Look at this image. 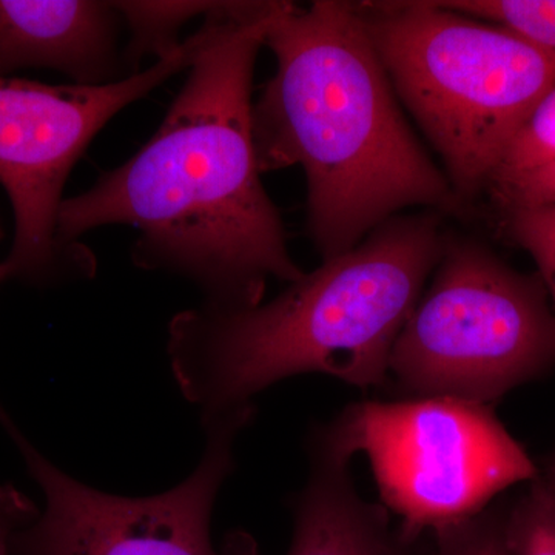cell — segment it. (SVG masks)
<instances>
[{
  "label": "cell",
  "mask_w": 555,
  "mask_h": 555,
  "mask_svg": "<svg viewBox=\"0 0 555 555\" xmlns=\"http://www.w3.org/2000/svg\"><path fill=\"white\" fill-rule=\"evenodd\" d=\"M276 2H217L210 36L159 129L137 155L64 199L67 246L105 225L138 230L134 266L201 288V305L255 308L269 280L295 283L286 229L262 185L251 82Z\"/></svg>",
  "instance_id": "6da1fadb"
},
{
  "label": "cell",
  "mask_w": 555,
  "mask_h": 555,
  "mask_svg": "<svg viewBox=\"0 0 555 555\" xmlns=\"http://www.w3.org/2000/svg\"><path fill=\"white\" fill-rule=\"evenodd\" d=\"M264 47L276 72L251 108L259 169L305 170L323 261L404 208L465 210L409 126L356 3L276 2Z\"/></svg>",
  "instance_id": "7a4b0ae2"
},
{
  "label": "cell",
  "mask_w": 555,
  "mask_h": 555,
  "mask_svg": "<svg viewBox=\"0 0 555 555\" xmlns=\"http://www.w3.org/2000/svg\"><path fill=\"white\" fill-rule=\"evenodd\" d=\"M440 217L425 210L387 219L272 301L236 310L199 305L171 318V372L201 422L254 406L255 396L295 375L383 385L443 251Z\"/></svg>",
  "instance_id": "3957f363"
},
{
  "label": "cell",
  "mask_w": 555,
  "mask_h": 555,
  "mask_svg": "<svg viewBox=\"0 0 555 555\" xmlns=\"http://www.w3.org/2000/svg\"><path fill=\"white\" fill-rule=\"evenodd\" d=\"M358 14L398 101L467 204L555 87V54L440 2H360Z\"/></svg>",
  "instance_id": "277c9868"
},
{
  "label": "cell",
  "mask_w": 555,
  "mask_h": 555,
  "mask_svg": "<svg viewBox=\"0 0 555 555\" xmlns=\"http://www.w3.org/2000/svg\"><path fill=\"white\" fill-rule=\"evenodd\" d=\"M433 273L390 352L398 389L492 406L554 366L555 310L539 275L456 236Z\"/></svg>",
  "instance_id": "5b68a950"
},
{
  "label": "cell",
  "mask_w": 555,
  "mask_h": 555,
  "mask_svg": "<svg viewBox=\"0 0 555 555\" xmlns=\"http://www.w3.org/2000/svg\"><path fill=\"white\" fill-rule=\"evenodd\" d=\"M320 427L349 459L366 456L382 505L409 545L539 478L534 460L486 404L448 397L361 401Z\"/></svg>",
  "instance_id": "8992f818"
},
{
  "label": "cell",
  "mask_w": 555,
  "mask_h": 555,
  "mask_svg": "<svg viewBox=\"0 0 555 555\" xmlns=\"http://www.w3.org/2000/svg\"><path fill=\"white\" fill-rule=\"evenodd\" d=\"M169 56L105 86H47L0 76V185L13 204L16 233L2 262L7 276L36 284L90 280L96 258L57 235L65 182L105 126L182 69L210 36V21Z\"/></svg>",
  "instance_id": "52a82bcc"
},
{
  "label": "cell",
  "mask_w": 555,
  "mask_h": 555,
  "mask_svg": "<svg viewBox=\"0 0 555 555\" xmlns=\"http://www.w3.org/2000/svg\"><path fill=\"white\" fill-rule=\"evenodd\" d=\"M255 406L203 423L206 451L182 483L163 494L120 496L98 491L62 473L33 447L0 406V425L20 448L46 507L11 540L13 555H241L246 532L211 542V514L235 469L236 438L255 418Z\"/></svg>",
  "instance_id": "ba28073f"
},
{
  "label": "cell",
  "mask_w": 555,
  "mask_h": 555,
  "mask_svg": "<svg viewBox=\"0 0 555 555\" xmlns=\"http://www.w3.org/2000/svg\"><path fill=\"white\" fill-rule=\"evenodd\" d=\"M115 2L0 0V76L25 68L64 73L78 86L129 78Z\"/></svg>",
  "instance_id": "9c48e42d"
},
{
  "label": "cell",
  "mask_w": 555,
  "mask_h": 555,
  "mask_svg": "<svg viewBox=\"0 0 555 555\" xmlns=\"http://www.w3.org/2000/svg\"><path fill=\"white\" fill-rule=\"evenodd\" d=\"M309 478L292 500L294 535L287 555H412L389 511L363 499L349 459L320 427L309 437ZM241 555H259L248 539Z\"/></svg>",
  "instance_id": "30bf717a"
},
{
  "label": "cell",
  "mask_w": 555,
  "mask_h": 555,
  "mask_svg": "<svg viewBox=\"0 0 555 555\" xmlns=\"http://www.w3.org/2000/svg\"><path fill=\"white\" fill-rule=\"evenodd\" d=\"M217 2H145L124 0L115 2L124 25L130 31L129 43L124 49L129 75H137L141 62L147 56H169L181 46L179 31L188 22L207 16Z\"/></svg>",
  "instance_id": "8fae6325"
},
{
  "label": "cell",
  "mask_w": 555,
  "mask_h": 555,
  "mask_svg": "<svg viewBox=\"0 0 555 555\" xmlns=\"http://www.w3.org/2000/svg\"><path fill=\"white\" fill-rule=\"evenodd\" d=\"M507 505H489L476 516L415 543L412 555H511L506 537Z\"/></svg>",
  "instance_id": "7c38bea8"
},
{
  "label": "cell",
  "mask_w": 555,
  "mask_h": 555,
  "mask_svg": "<svg viewBox=\"0 0 555 555\" xmlns=\"http://www.w3.org/2000/svg\"><path fill=\"white\" fill-rule=\"evenodd\" d=\"M449 10L499 25L539 49L555 54V0H459Z\"/></svg>",
  "instance_id": "4fadbf2b"
},
{
  "label": "cell",
  "mask_w": 555,
  "mask_h": 555,
  "mask_svg": "<svg viewBox=\"0 0 555 555\" xmlns=\"http://www.w3.org/2000/svg\"><path fill=\"white\" fill-rule=\"evenodd\" d=\"M511 555H555V499L540 478L507 505Z\"/></svg>",
  "instance_id": "5bb4252c"
},
{
  "label": "cell",
  "mask_w": 555,
  "mask_h": 555,
  "mask_svg": "<svg viewBox=\"0 0 555 555\" xmlns=\"http://www.w3.org/2000/svg\"><path fill=\"white\" fill-rule=\"evenodd\" d=\"M555 160V87L539 102L506 150L491 182L516 177ZM488 185V188H489Z\"/></svg>",
  "instance_id": "9a60e30c"
},
{
  "label": "cell",
  "mask_w": 555,
  "mask_h": 555,
  "mask_svg": "<svg viewBox=\"0 0 555 555\" xmlns=\"http://www.w3.org/2000/svg\"><path fill=\"white\" fill-rule=\"evenodd\" d=\"M511 238L525 248L537 264L555 310V206L505 211Z\"/></svg>",
  "instance_id": "2e32d148"
},
{
  "label": "cell",
  "mask_w": 555,
  "mask_h": 555,
  "mask_svg": "<svg viewBox=\"0 0 555 555\" xmlns=\"http://www.w3.org/2000/svg\"><path fill=\"white\" fill-rule=\"evenodd\" d=\"M488 189L503 211L555 206V160L492 182Z\"/></svg>",
  "instance_id": "e0dca14e"
},
{
  "label": "cell",
  "mask_w": 555,
  "mask_h": 555,
  "mask_svg": "<svg viewBox=\"0 0 555 555\" xmlns=\"http://www.w3.org/2000/svg\"><path fill=\"white\" fill-rule=\"evenodd\" d=\"M38 506L11 485H0V555L11 554V540L17 529L38 516Z\"/></svg>",
  "instance_id": "ac0fdd59"
},
{
  "label": "cell",
  "mask_w": 555,
  "mask_h": 555,
  "mask_svg": "<svg viewBox=\"0 0 555 555\" xmlns=\"http://www.w3.org/2000/svg\"><path fill=\"white\" fill-rule=\"evenodd\" d=\"M539 466V478L555 499V448Z\"/></svg>",
  "instance_id": "d6986e66"
},
{
  "label": "cell",
  "mask_w": 555,
  "mask_h": 555,
  "mask_svg": "<svg viewBox=\"0 0 555 555\" xmlns=\"http://www.w3.org/2000/svg\"><path fill=\"white\" fill-rule=\"evenodd\" d=\"M0 240H2V225H0ZM5 280H9V276H7L5 269H3L2 262H0V283H3Z\"/></svg>",
  "instance_id": "ffe728a7"
}]
</instances>
